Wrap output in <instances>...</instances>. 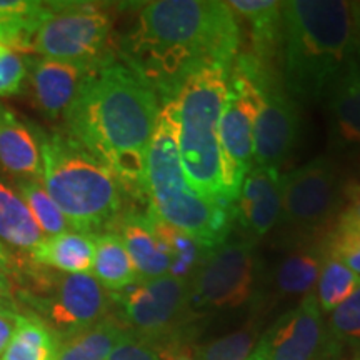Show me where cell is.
I'll use <instances>...</instances> for the list:
<instances>
[{
  "mask_svg": "<svg viewBox=\"0 0 360 360\" xmlns=\"http://www.w3.org/2000/svg\"><path fill=\"white\" fill-rule=\"evenodd\" d=\"M238 42V22L227 2L155 0L139 8L120 42V56L165 102L204 67L231 69Z\"/></svg>",
  "mask_w": 360,
  "mask_h": 360,
  "instance_id": "obj_1",
  "label": "cell"
},
{
  "mask_svg": "<svg viewBox=\"0 0 360 360\" xmlns=\"http://www.w3.org/2000/svg\"><path fill=\"white\" fill-rule=\"evenodd\" d=\"M159 97L122 62L98 65L64 117L67 135L115 175L124 192L146 199V155Z\"/></svg>",
  "mask_w": 360,
  "mask_h": 360,
  "instance_id": "obj_2",
  "label": "cell"
},
{
  "mask_svg": "<svg viewBox=\"0 0 360 360\" xmlns=\"http://www.w3.org/2000/svg\"><path fill=\"white\" fill-rule=\"evenodd\" d=\"M278 44L287 96L302 103L321 102L354 53L352 2H282Z\"/></svg>",
  "mask_w": 360,
  "mask_h": 360,
  "instance_id": "obj_3",
  "label": "cell"
},
{
  "mask_svg": "<svg viewBox=\"0 0 360 360\" xmlns=\"http://www.w3.org/2000/svg\"><path fill=\"white\" fill-rule=\"evenodd\" d=\"M37 134L40 184L65 215L72 231L103 233L122 212L124 188L101 160L62 132Z\"/></svg>",
  "mask_w": 360,
  "mask_h": 360,
  "instance_id": "obj_4",
  "label": "cell"
},
{
  "mask_svg": "<svg viewBox=\"0 0 360 360\" xmlns=\"http://www.w3.org/2000/svg\"><path fill=\"white\" fill-rule=\"evenodd\" d=\"M231 69L207 65L186 80L175 96L180 122V159L187 184L209 199L225 200L219 124ZM232 205V204H231Z\"/></svg>",
  "mask_w": 360,
  "mask_h": 360,
  "instance_id": "obj_5",
  "label": "cell"
},
{
  "mask_svg": "<svg viewBox=\"0 0 360 360\" xmlns=\"http://www.w3.org/2000/svg\"><path fill=\"white\" fill-rule=\"evenodd\" d=\"M24 276V285L17 290V304L27 305L30 315L52 328L60 340L107 317L112 297L90 274H62L35 265Z\"/></svg>",
  "mask_w": 360,
  "mask_h": 360,
  "instance_id": "obj_6",
  "label": "cell"
},
{
  "mask_svg": "<svg viewBox=\"0 0 360 360\" xmlns=\"http://www.w3.org/2000/svg\"><path fill=\"white\" fill-rule=\"evenodd\" d=\"M110 12L90 2H44L32 29L22 39L25 56L67 62L110 60Z\"/></svg>",
  "mask_w": 360,
  "mask_h": 360,
  "instance_id": "obj_7",
  "label": "cell"
},
{
  "mask_svg": "<svg viewBox=\"0 0 360 360\" xmlns=\"http://www.w3.org/2000/svg\"><path fill=\"white\" fill-rule=\"evenodd\" d=\"M345 187L332 157H317L282 175V212L278 224L290 240L315 238L335 225L344 205Z\"/></svg>",
  "mask_w": 360,
  "mask_h": 360,
  "instance_id": "obj_8",
  "label": "cell"
},
{
  "mask_svg": "<svg viewBox=\"0 0 360 360\" xmlns=\"http://www.w3.org/2000/svg\"><path fill=\"white\" fill-rule=\"evenodd\" d=\"M260 105V87L245 62L229 74L227 96L219 124L224 193L236 204L245 175L254 167V124Z\"/></svg>",
  "mask_w": 360,
  "mask_h": 360,
  "instance_id": "obj_9",
  "label": "cell"
},
{
  "mask_svg": "<svg viewBox=\"0 0 360 360\" xmlns=\"http://www.w3.org/2000/svg\"><path fill=\"white\" fill-rule=\"evenodd\" d=\"M255 242L242 237L210 250L188 282L191 304L199 309H237L249 302L255 285Z\"/></svg>",
  "mask_w": 360,
  "mask_h": 360,
  "instance_id": "obj_10",
  "label": "cell"
},
{
  "mask_svg": "<svg viewBox=\"0 0 360 360\" xmlns=\"http://www.w3.org/2000/svg\"><path fill=\"white\" fill-rule=\"evenodd\" d=\"M110 297L130 332L143 340L167 335L191 307L188 282L172 276L137 281Z\"/></svg>",
  "mask_w": 360,
  "mask_h": 360,
  "instance_id": "obj_11",
  "label": "cell"
},
{
  "mask_svg": "<svg viewBox=\"0 0 360 360\" xmlns=\"http://www.w3.org/2000/svg\"><path fill=\"white\" fill-rule=\"evenodd\" d=\"M314 292L264 332L249 360H328L337 354Z\"/></svg>",
  "mask_w": 360,
  "mask_h": 360,
  "instance_id": "obj_12",
  "label": "cell"
},
{
  "mask_svg": "<svg viewBox=\"0 0 360 360\" xmlns=\"http://www.w3.org/2000/svg\"><path fill=\"white\" fill-rule=\"evenodd\" d=\"M260 87V105L254 124V165L278 169L294 154L300 134L297 102L276 89L257 65L249 67Z\"/></svg>",
  "mask_w": 360,
  "mask_h": 360,
  "instance_id": "obj_13",
  "label": "cell"
},
{
  "mask_svg": "<svg viewBox=\"0 0 360 360\" xmlns=\"http://www.w3.org/2000/svg\"><path fill=\"white\" fill-rule=\"evenodd\" d=\"M180 122L175 98L162 102L146 155V200L155 209L191 191L180 159Z\"/></svg>",
  "mask_w": 360,
  "mask_h": 360,
  "instance_id": "obj_14",
  "label": "cell"
},
{
  "mask_svg": "<svg viewBox=\"0 0 360 360\" xmlns=\"http://www.w3.org/2000/svg\"><path fill=\"white\" fill-rule=\"evenodd\" d=\"M24 60L27 80L35 105L51 120L64 119L85 79L98 65L109 62L87 64V62H67L34 56L24 57Z\"/></svg>",
  "mask_w": 360,
  "mask_h": 360,
  "instance_id": "obj_15",
  "label": "cell"
},
{
  "mask_svg": "<svg viewBox=\"0 0 360 360\" xmlns=\"http://www.w3.org/2000/svg\"><path fill=\"white\" fill-rule=\"evenodd\" d=\"M147 212L188 233L210 249L227 240L236 220L233 205L199 195L192 188Z\"/></svg>",
  "mask_w": 360,
  "mask_h": 360,
  "instance_id": "obj_16",
  "label": "cell"
},
{
  "mask_svg": "<svg viewBox=\"0 0 360 360\" xmlns=\"http://www.w3.org/2000/svg\"><path fill=\"white\" fill-rule=\"evenodd\" d=\"M282 175L278 169L254 167L245 175L233 204V217L245 232V238L255 242L269 233L281 220Z\"/></svg>",
  "mask_w": 360,
  "mask_h": 360,
  "instance_id": "obj_17",
  "label": "cell"
},
{
  "mask_svg": "<svg viewBox=\"0 0 360 360\" xmlns=\"http://www.w3.org/2000/svg\"><path fill=\"white\" fill-rule=\"evenodd\" d=\"M328 143L335 152L360 150V57L347 65L328 89Z\"/></svg>",
  "mask_w": 360,
  "mask_h": 360,
  "instance_id": "obj_18",
  "label": "cell"
},
{
  "mask_svg": "<svg viewBox=\"0 0 360 360\" xmlns=\"http://www.w3.org/2000/svg\"><path fill=\"white\" fill-rule=\"evenodd\" d=\"M0 165L19 180H40L42 157L35 130L0 103Z\"/></svg>",
  "mask_w": 360,
  "mask_h": 360,
  "instance_id": "obj_19",
  "label": "cell"
},
{
  "mask_svg": "<svg viewBox=\"0 0 360 360\" xmlns=\"http://www.w3.org/2000/svg\"><path fill=\"white\" fill-rule=\"evenodd\" d=\"M117 231L139 274V281L169 276L170 259L147 214L129 212L117 220Z\"/></svg>",
  "mask_w": 360,
  "mask_h": 360,
  "instance_id": "obj_20",
  "label": "cell"
},
{
  "mask_svg": "<svg viewBox=\"0 0 360 360\" xmlns=\"http://www.w3.org/2000/svg\"><path fill=\"white\" fill-rule=\"evenodd\" d=\"M326 259V238L292 240V247L274 269L276 289L283 295H307L314 292Z\"/></svg>",
  "mask_w": 360,
  "mask_h": 360,
  "instance_id": "obj_21",
  "label": "cell"
},
{
  "mask_svg": "<svg viewBox=\"0 0 360 360\" xmlns=\"http://www.w3.org/2000/svg\"><path fill=\"white\" fill-rule=\"evenodd\" d=\"M96 242L94 236L67 231L44 240L30 252L32 264L62 274H90L94 264Z\"/></svg>",
  "mask_w": 360,
  "mask_h": 360,
  "instance_id": "obj_22",
  "label": "cell"
},
{
  "mask_svg": "<svg viewBox=\"0 0 360 360\" xmlns=\"http://www.w3.org/2000/svg\"><path fill=\"white\" fill-rule=\"evenodd\" d=\"M96 250L90 276L107 292H120L139 281V274L125 249L122 238L114 232H103L94 236Z\"/></svg>",
  "mask_w": 360,
  "mask_h": 360,
  "instance_id": "obj_23",
  "label": "cell"
},
{
  "mask_svg": "<svg viewBox=\"0 0 360 360\" xmlns=\"http://www.w3.org/2000/svg\"><path fill=\"white\" fill-rule=\"evenodd\" d=\"M44 237L19 192L0 182V242L30 254Z\"/></svg>",
  "mask_w": 360,
  "mask_h": 360,
  "instance_id": "obj_24",
  "label": "cell"
},
{
  "mask_svg": "<svg viewBox=\"0 0 360 360\" xmlns=\"http://www.w3.org/2000/svg\"><path fill=\"white\" fill-rule=\"evenodd\" d=\"M62 340L34 315L17 314L15 330L0 360H56Z\"/></svg>",
  "mask_w": 360,
  "mask_h": 360,
  "instance_id": "obj_25",
  "label": "cell"
},
{
  "mask_svg": "<svg viewBox=\"0 0 360 360\" xmlns=\"http://www.w3.org/2000/svg\"><path fill=\"white\" fill-rule=\"evenodd\" d=\"M146 214L150 219L152 227H154L155 233L159 236L162 244H164L165 252H167L170 259L169 276L191 282L193 274L197 272V269L200 267L212 249L202 244L197 238L191 237L188 233L162 222L160 219L154 217V215L148 212Z\"/></svg>",
  "mask_w": 360,
  "mask_h": 360,
  "instance_id": "obj_26",
  "label": "cell"
},
{
  "mask_svg": "<svg viewBox=\"0 0 360 360\" xmlns=\"http://www.w3.org/2000/svg\"><path fill=\"white\" fill-rule=\"evenodd\" d=\"M127 332L115 319L105 317L62 342L56 360H105Z\"/></svg>",
  "mask_w": 360,
  "mask_h": 360,
  "instance_id": "obj_27",
  "label": "cell"
},
{
  "mask_svg": "<svg viewBox=\"0 0 360 360\" xmlns=\"http://www.w3.org/2000/svg\"><path fill=\"white\" fill-rule=\"evenodd\" d=\"M360 287V276L342 264L339 259L327 252L322 272L315 285V299L322 314L334 312L340 304H344L350 295Z\"/></svg>",
  "mask_w": 360,
  "mask_h": 360,
  "instance_id": "obj_28",
  "label": "cell"
},
{
  "mask_svg": "<svg viewBox=\"0 0 360 360\" xmlns=\"http://www.w3.org/2000/svg\"><path fill=\"white\" fill-rule=\"evenodd\" d=\"M238 19H244L252 27V34L257 40V47L278 42L281 34L282 2L276 0H232L227 2Z\"/></svg>",
  "mask_w": 360,
  "mask_h": 360,
  "instance_id": "obj_29",
  "label": "cell"
},
{
  "mask_svg": "<svg viewBox=\"0 0 360 360\" xmlns=\"http://www.w3.org/2000/svg\"><path fill=\"white\" fill-rule=\"evenodd\" d=\"M19 195L25 202L39 229L45 237L58 236L67 231H72L65 215L60 212L56 202L51 199L40 180H19Z\"/></svg>",
  "mask_w": 360,
  "mask_h": 360,
  "instance_id": "obj_30",
  "label": "cell"
},
{
  "mask_svg": "<svg viewBox=\"0 0 360 360\" xmlns=\"http://www.w3.org/2000/svg\"><path fill=\"white\" fill-rule=\"evenodd\" d=\"M257 344L255 328L247 327L197 345L192 357L195 360H249Z\"/></svg>",
  "mask_w": 360,
  "mask_h": 360,
  "instance_id": "obj_31",
  "label": "cell"
},
{
  "mask_svg": "<svg viewBox=\"0 0 360 360\" xmlns=\"http://www.w3.org/2000/svg\"><path fill=\"white\" fill-rule=\"evenodd\" d=\"M328 334L337 347L347 345L360 355V287L332 312Z\"/></svg>",
  "mask_w": 360,
  "mask_h": 360,
  "instance_id": "obj_32",
  "label": "cell"
},
{
  "mask_svg": "<svg viewBox=\"0 0 360 360\" xmlns=\"http://www.w3.org/2000/svg\"><path fill=\"white\" fill-rule=\"evenodd\" d=\"M326 247L328 254L360 276V232L335 224L326 236Z\"/></svg>",
  "mask_w": 360,
  "mask_h": 360,
  "instance_id": "obj_33",
  "label": "cell"
},
{
  "mask_svg": "<svg viewBox=\"0 0 360 360\" xmlns=\"http://www.w3.org/2000/svg\"><path fill=\"white\" fill-rule=\"evenodd\" d=\"M105 360H162L159 350H155L147 340L141 339L132 332H127L122 340L112 349Z\"/></svg>",
  "mask_w": 360,
  "mask_h": 360,
  "instance_id": "obj_34",
  "label": "cell"
},
{
  "mask_svg": "<svg viewBox=\"0 0 360 360\" xmlns=\"http://www.w3.org/2000/svg\"><path fill=\"white\" fill-rule=\"evenodd\" d=\"M335 224L360 232V186L345 187L344 205Z\"/></svg>",
  "mask_w": 360,
  "mask_h": 360,
  "instance_id": "obj_35",
  "label": "cell"
},
{
  "mask_svg": "<svg viewBox=\"0 0 360 360\" xmlns=\"http://www.w3.org/2000/svg\"><path fill=\"white\" fill-rule=\"evenodd\" d=\"M17 299L13 292L11 278L4 270H0V310L7 312H17Z\"/></svg>",
  "mask_w": 360,
  "mask_h": 360,
  "instance_id": "obj_36",
  "label": "cell"
},
{
  "mask_svg": "<svg viewBox=\"0 0 360 360\" xmlns=\"http://www.w3.org/2000/svg\"><path fill=\"white\" fill-rule=\"evenodd\" d=\"M15 317L17 312L0 310V355L4 354L15 330Z\"/></svg>",
  "mask_w": 360,
  "mask_h": 360,
  "instance_id": "obj_37",
  "label": "cell"
},
{
  "mask_svg": "<svg viewBox=\"0 0 360 360\" xmlns=\"http://www.w3.org/2000/svg\"><path fill=\"white\" fill-rule=\"evenodd\" d=\"M159 354L162 360H195L192 357V354L186 352L184 349L175 347V345H172V347H165Z\"/></svg>",
  "mask_w": 360,
  "mask_h": 360,
  "instance_id": "obj_38",
  "label": "cell"
},
{
  "mask_svg": "<svg viewBox=\"0 0 360 360\" xmlns=\"http://www.w3.org/2000/svg\"><path fill=\"white\" fill-rule=\"evenodd\" d=\"M13 259L11 255V252L7 250V247L0 242V270H4V272L7 274H13Z\"/></svg>",
  "mask_w": 360,
  "mask_h": 360,
  "instance_id": "obj_39",
  "label": "cell"
},
{
  "mask_svg": "<svg viewBox=\"0 0 360 360\" xmlns=\"http://www.w3.org/2000/svg\"><path fill=\"white\" fill-rule=\"evenodd\" d=\"M352 12H354V53L357 57H360V13L355 12L354 6H352Z\"/></svg>",
  "mask_w": 360,
  "mask_h": 360,
  "instance_id": "obj_40",
  "label": "cell"
},
{
  "mask_svg": "<svg viewBox=\"0 0 360 360\" xmlns=\"http://www.w3.org/2000/svg\"><path fill=\"white\" fill-rule=\"evenodd\" d=\"M352 6H354V8H355V12H357V13H360V2H352Z\"/></svg>",
  "mask_w": 360,
  "mask_h": 360,
  "instance_id": "obj_41",
  "label": "cell"
},
{
  "mask_svg": "<svg viewBox=\"0 0 360 360\" xmlns=\"http://www.w3.org/2000/svg\"><path fill=\"white\" fill-rule=\"evenodd\" d=\"M354 360H360V355H359V357H355V359H354Z\"/></svg>",
  "mask_w": 360,
  "mask_h": 360,
  "instance_id": "obj_42",
  "label": "cell"
}]
</instances>
